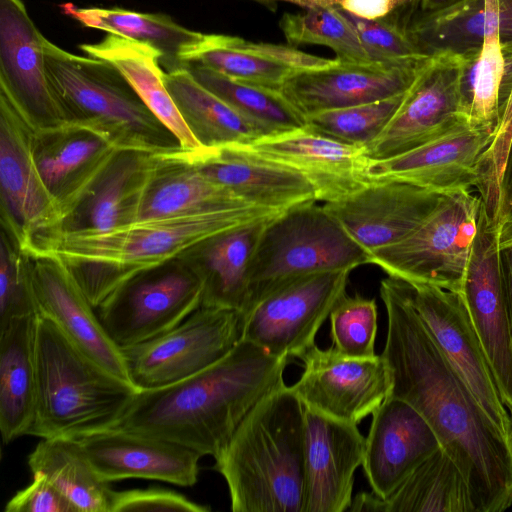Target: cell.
Listing matches in <instances>:
<instances>
[{
	"mask_svg": "<svg viewBox=\"0 0 512 512\" xmlns=\"http://www.w3.org/2000/svg\"><path fill=\"white\" fill-rule=\"evenodd\" d=\"M350 270L296 279L243 314L241 339L279 358H300L315 345L318 330L346 294Z\"/></svg>",
	"mask_w": 512,
	"mask_h": 512,
	"instance_id": "obj_11",
	"label": "cell"
},
{
	"mask_svg": "<svg viewBox=\"0 0 512 512\" xmlns=\"http://www.w3.org/2000/svg\"><path fill=\"white\" fill-rule=\"evenodd\" d=\"M428 59L385 63L335 58L325 66L295 72L281 91L308 117L403 94Z\"/></svg>",
	"mask_w": 512,
	"mask_h": 512,
	"instance_id": "obj_17",
	"label": "cell"
},
{
	"mask_svg": "<svg viewBox=\"0 0 512 512\" xmlns=\"http://www.w3.org/2000/svg\"><path fill=\"white\" fill-rule=\"evenodd\" d=\"M202 298V280L179 257L131 278L96 310L110 338L123 348L173 329L202 305Z\"/></svg>",
	"mask_w": 512,
	"mask_h": 512,
	"instance_id": "obj_9",
	"label": "cell"
},
{
	"mask_svg": "<svg viewBox=\"0 0 512 512\" xmlns=\"http://www.w3.org/2000/svg\"><path fill=\"white\" fill-rule=\"evenodd\" d=\"M365 444L357 424L304 407L305 512L349 509Z\"/></svg>",
	"mask_w": 512,
	"mask_h": 512,
	"instance_id": "obj_22",
	"label": "cell"
},
{
	"mask_svg": "<svg viewBox=\"0 0 512 512\" xmlns=\"http://www.w3.org/2000/svg\"><path fill=\"white\" fill-rule=\"evenodd\" d=\"M181 61L185 68L188 63H196L238 81L281 90L295 72L325 66L332 59L310 55L290 45L203 34L181 53Z\"/></svg>",
	"mask_w": 512,
	"mask_h": 512,
	"instance_id": "obj_28",
	"label": "cell"
},
{
	"mask_svg": "<svg viewBox=\"0 0 512 512\" xmlns=\"http://www.w3.org/2000/svg\"><path fill=\"white\" fill-rule=\"evenodd\" d=\"M182 152L201 174L248 205L284 211L317 201L314 187L301 173L256 155L243 145Z\"/></svg>",
	"mask_w": 512,
	"mask_h": 512,
	"instance_id": "obj_25",
	"label": "cell"
},
{
	"mask_svg": "<svg viewBox=\"0 0 512 512\" xmlns=\"http://www.w3.org/2000/svg\"><path fill=\"white\" fill-rule=\"evenodd\" d=\"M481 206V197L471 191L444 195L416 230L372 253L370 264L408 283L460 293Z\"/></svg>",
	"mask_w": 512,
	"mask_h": 512,
	"instance_id": "obj_8",
	"label": "cell"
},
{
	"mask_svg": "<svg viewBox=\"0 0 512 512\" xmlns=\"http://www.w3.org/2000/svg\"><path fill=\"white\" fill-rule=\"evenodd\" d=\"M242 324L240 311L200 306L162 335L121 348L132 384L161 388L206 369L240 341Z\"/></svg>",
	"mask_w": 512,
	"mask_h": 512,
	"instance_id": "obj_10",
	"label": "cell"
},
{
	"mask_svg": "<svg viewBox=\"0 0 512 512\" xmlns=\"http://www.w3.org/2000/svg\"><path fill=\"white\" fill-rule=\"evenodd\" d=\"M177 511L207 512L210 508L184 495L162 488L115 491L112 512Z\"/></svg>",
	"mask_w": 512,
	"mask_h": 512,
	"instance_id": "obj_48",
	"label": "cell"
},
{
	"mask_svg": "<svg viewBox=\"0 0 512 512\" xmlns=\"http://www.w3.org/2000/svg\"><path fill=\"white\" fill-rule=\"evenodd\" d=\"M5 505V512H76L69 500L41 473Z\"/></svg>",
	"mask_w": 512,
	"mask_h": 512,
	"instance_id": "obj_49",
	"label": "cell"
},
{
	"mask_svg": "<svg viewBox=\"0 0 512 512\" xmlns=\"http://www.w3.org/2000/svg\"><path fill=\"white\" fill-rule=\"evenodd\" d=\"M30 255V254H29ZM32 281L39 315L103 368L130 383L121 348L110 338L96 309L68 267L50 256H32Z\"/></svg>",
	"mask_w": 512,
	"mask_h": 512,
	"instance_id": "obj_24",
	"label": "cell"
},
{
	"mask_svg": "<svg viewBox=\"0 0 512 512\" xmlns=\"http://www.w3.org/2000/svg\"><path fill=\"white\" fill-rule=\"evenodd\" d=\"M317 201L271 218L248 269L249 306L301 277L370 264V255ZM244 313V314H245Z\"/></svg>",
	"mask_w": 512,
	"mask_h": 512,
	"instance_id": "obj_7",
	"label": "cell"
},
{
	"mask_svg": "<svg viewBox=\"0 0 512 512\" xmlns=\"http://www.w3.org/2000/svg\"><path fill=\"white\" fill-rule=\"evenodd\" d=\"M43 51L66 122L99 132L119 150L160 153L181 148L114 65L72 54L45 37Z\"/></svg>",
	"mask_w": 512,
	"mask_h": 512,
	"instance_id": "obj_6",
	"label": "cell"
},
{
	"mask_svg": "<svg viewBox=\"0 0 512 512\" xmlns=\"http://www.w3.org/2000/svg\"><path fill=\"white\" fill-rule=\"evenodd\" d=\"M243 146L301 173L314 187L317 201L324 203L345 198L374 181L364 146L339 142L307 128Z\"/></svg>",
	"mask_w": 512,
	"mask_h": 512,
	"instance_id": "obj_21",
	"label": "cell"
},
{
	"mask_svg": "<svg viewBox=\"0 0 512 512\" xmlns=\"http://www.w3.org/2000/svg\"><path fill=\"white\" fill-rule=\"evenodd\" d=\"M443 196L410 183L378 179L323 206L371 256L416 230Z\"/></svg>",
	"mask_w": 512,
	"mask_h": 512,
	"instance_id": "obj_19",
	"label": "cell"
},
{
	"mask_svg": "<svg viewBox=\"0 0 512 512\" xmlns=\"http://www.w3.org/2000/svg\"><path fill=\"white\" fill-rule=\"evenodd\" d=\"M289 362L240 339L222 359L171 385L138 391L112 428L162 438L216 457Z\"/></svg>",
	"mask_w": 512,
	"mask_h": 512,
	"instance_id": "obj_2",
	"label": "cell"
},
{
	"mask_svg": "<svg viewBox=\"0 0 512 512\" xmlns=\"http://www.w3.org/2000/svg\"><path fill=\"white\" fill-rule=\"evenodd\" d=\"M502 285L512 327V246L499 251Z\"/></svg>",
	"mask_w": 512,
	"mask_h": 512,
	"instance_id": "obj_51",
	"label": "cell"
},
{
	"mask_svg": "<svg viewBox=\"0 0 512 512\" xmlns=\"http://www.w3.org/2000/svg\"><path fill=\"white\" fill-rule=\"evenodd\" d=\"M261 3L284 2L303 9L329 8L357 18L378 20L397 16L410 21L421 0H254Z\"/></svg>",
	"mask_w": 512,
	"mask_h": 512,
	"instance_id": "obj_47",
	"label": "cell"
},
{
	"mask_svg": "<svg viewBox=\"0 0 512 512\" xmlns=\"http://www.w3.org/2000/svg\"><path fill=\"white\" fill-rule=\"evenodd\" d=\"M206 89L256 125L263 138L306 127V117L281 90L229 78L196 63L186 68Z\"/></svg>",
	"mask_w": 512,
	"mask_h": 512,
	"instance_id": "obj_39",
	"label": "cell"
},
{
	"mask_svg": "<svg viewBox=\"0 0 512 512\" xmlns=\"http://www.w3.org/2000/svg\"><path fill=\"white\" fill-rule=\"evenodd\" d=\"M462 0H421L422 12H433L454 5Z\"/></svg>",
	"mask_w": 512,
	"mask_h": 512,
	"instance_id": "obj_53",
	"label": "cell"
},
{
	"mask_svg": "<svg viewBox=\"0 0 512 512\" xmlns=\"http://www.w3.org/2000/svg\"><path fill=\"white\" fill-rule=\"evenodd\" d=\"M461 64L458 54L429 57L390 122L365 147L370 160L401 155L467 123L460 105Z\"/></svg>",
	"mask_w": 512,
	"mask_h": 512,
	"instance_id": "obj_15",
	"label": "cell"
},
{
	"mask_svg": "<svg viewBox=\"0 0 512 512\" xmlns=\"http://www.w3.org/2000/svg\"><path fill=\"white\" fill-rule=\"evenodd\" d=\"M353 512H475L466 478L440 447L422 461L387 497L361 492Z\"/></svg>",
	"mask_w": 512,
	"mask_h": 512,
	"instance_id": "obj_32",
	"label": "cell"
},
{
	"mask_svg": "<svg viewBox=\"0 0 512 512\" xmlns=\"http://www.w3.org/2000/svg\"><path fill=\"white\" fill-rule=\"evenodd\" d=\"M332 347L342 356H375L377 305L375 299L360 294H344L330 315Z\"/></svg>",
	"mask_w": 512,
	"mask_h": 512,
	"instance_id": "obj_44",
	"label": "cell"
},
{
	"mask_svg": "<svg viewBox=\"0 0 512 512\" xmlns=\"http://www.w3.org/2000/svg\"><path fill=\"white\" fill-rule=\"evenodd\" d=\"M38 314L0 329V432L4 444L28 435L36 401Z\"/></svg>",
	"mask_w": 512,
	"mask_h": 512,
	"instance_id": "obj_34",
	"label": "cell"
},
{
	"mask_svg": "<svg viewBox=\"0 0 512 512\" xmlns=\"http://www.w3.org/2000/svg\"><path fill=\"white\" fill-rule=\"evenodd\" d=\"M499 249L512 246V216L505 219L498 231Z\"/></svg>",
	"mask_w": 512,
	"mask_h": 512,
	"instance_id": "obj_52",
	"label": "cell"
},
{
	"mask_svg": "<svg viewBox=\"0 0 512 512\" xmlns=\"http://www.w3.org/2000/svg\"><path fill=\"white\" fill-rule=\"evenodd\" d=\"M299 359L303 373L290 388L304 407L326 416L358 425L390 395L391 376L382 354L350 358L315 344Z\"/></svg>",
	"mask_w": 512,
	"mask_h": 512,
	"instance_id": "obj_16",
	"label": "cell"
},
{
	"mask_svg": "<svg viewBox=\"0 0 512 512\" xmlns=\"http://www.w3.org/2000/svg\"><path fill=\"white\" fill-rule=\"evenodd\" d=\"M0 329L11 321L38 314L30 255L1 229L0 236Z\"/></svg>",
	"mask_w": 512,
	"mask_h": 512,
	"instance_id": "obj_43",
	"label": "cell"
},
{
	"mask_svg": "<svg viewBox=\"0 0 512 512\" xmlns=\"http://www.w3.org/2000/svg\"><path fill=\"white\" fill-rule=\"evenodd\" d=\"M512 216V142L508 152L505 171L501 184V207L499 222L500 224Z\"/></svg>",
	"mask_w": 512,
	"mask_h": 512,
	"instance_id": "obj_50",
	"label": "cell"
},
{
	"mask_svg": "<svg viewBox=\"0 0 512 512\" xmlns=\"http://www.w3.org/2000/svg\"><path fill=\"white\" fill-rule=\"evenodd\" d=\"M215 459L234 512H305L304 406L283 383L245 416Z\"/></svg>",
	"mask_w": 512,
	"mask_h": 512,
	"instance_id": "obj_4",
	"label": "cell"
},
{
	"mask_svg": "<svg viewBox=\"0 0 512 512\" xmlns=\"http://www.w3.org/2000/svg\"><path fill=\"white\" fill-rule=\"evenodd\" d=\"M511 421H512V416H511ZM508 445H509V448H510V451L512 454V424H511V429H510V432L508 435Z\"/></svg>",
	"mask_w": 512,
	"mask_h": 512,
	"instance_id": "obj_54",
	"label": "cell"
},
{
	"mask_svg": "<svg viewBox=\"0 0 512 512\" xmlns=\"http://www.w3.org/2000/svg\"><path fill=\"white\" fill-rule=\"evenodd\" d=\"M273 217L219 232L181 256L202 280L201 306L233 309L242 314L247 311L249 265L263 230Z\"/></svg>",
	"mask_w": 512,
	"mask_h": 512,
	"instance_id": "obj_30",
	"label": "cell"
},
{
	"mask_svg": "<svg viewBox=\"0 0 512 512\" xmlns=\"http://www.w3.org/2000/svg\"><path fill=\"white\" fill-rule=\"evenodd\" d=\"M512 90V42L487 34L481 49L462 54L460 105L466 122L495 135Z\"/></svg>",
	"mask_w": 512,
	"mask_h": 512,
	"instance_id": "obj_35",
	"label": "cell"
},
{
	"mask_svg": "<svg viewBox=\"0 0 512 512\" xmlns=\"http://www.w3.org/2000/svg\"><path fill=\"white\" fill-rule=\"evenodd\" d=\"M154 154L118 150L64 213L57 229L108 230L135 221Z\"/></svg>",
	"mask_w": 512,
	"mask_h": 512,
	"instance_id": "obj_29",
	"label": "cell"
},
{
	"mask_svg": "<svg viewBox=\"0 0 512 512\" xmlns=\"http://www.w3.org/2000/svg\"><path fill=\"white\" fill-rule=\"evenodd\" d=\"M512 142V90L501 113L492 143L485 152L479 195L489 209L501 206V184Z\"/></svg>",
	"mask_w": 512,
	"mask_h": 512,
	"instance_id": "obj_46",
	"label": "cell"
},
{
	"mask_svg": "<svg viewBox=\"0 0 512 512\" xmlns=\"http://www.w3.org/2000/svg\"><path fill=\"white\" fill-rule=\"evenodd\" d=\"M32 150L40 176L63 217L119 149L99 132L66 122L34 130Z\"/></svg>",
	"mask_w": 512,
	"mask_h": 512,
	"instance_id": "obj_27",
	"label": "cell"
},
{
	"mask_svg": "<svg viewBox=\"0 0 512 512\" xmlns=\"http://www.w3.org/2000/svg\"><path fill=\"white\" fill-rule=\"evenodd\" d=\"M404 94L310 115L305 128L339 142L367 147L390 122Z\"/></svg>",
	"mask_w": 512,
	"mask_h": 512,
	"instance_id": "obj_42",
	"label": "cell"
},
{
	"mask_svg": "<svg viewBox=\"0 0 512 512\" xmlns=\"http://www.w3.org/2000/svg\"><path fill=\"white\" fill-rule=\"evenodd\" d=\"M247 206L252 205L242 202L227 188L201 174L180 148L154 154L137 206L136 220Z\"/></svg>",
	"mask_w": 512,
	"mask_h": 512,
	"instance_id": "obj_31",
	"label": "cell"
},
{
	"mask_svg": "<svg viewBox=\"0 0 512 512\" xmlns=\"http://www.w3.org/2000/svg\"><path fill=\"white\" fill-rule=\"evenodd\" d=\"M27 463L31 473L45 475L76 512H112L115 491L98 476L76 439H41Z\"/></svg>",
	"mask_w": 512,
	"mask_h": 512,
	"instance_id": "obj_37",
	"label": "cell"
},
{
	"mask_svg": "<svg viewBox=\"0 0 512 512\" xmlns=\"http://www.w3.org/2000/svg\"><path fill=\"white\" fill-rule=\"evenodd\" d=\"M34 128L0 92L1 227L24 249L37 234L57 229L62 213L46 188L32 150Z\"/></svg>",
	"mask_w": 512,
	"mask_h": 512,
	"instance_id": "obj_13",
	"label": "cell"
},
{
	"mask_svg": "<svg viewBox=\"0 0 512 512\" xmlns=\"http://www.w3.org/2000/svg\"><path fill=\"white\" fill-rule=\"evenodd\" d=\"M80 49L87 56L114 65L148 109L174 134L182 150L192 153L204 149L187 127L165 86L161 55L155 48L147 43L107 34L97 43L80 45Z\"/></svg>",
	"mask_w": 512,
	"mask_h": 512,
	"instance_id": "obj_33",
	"label": "cell"
},
{
	"mask_svg": "<svg viewBox=\"0 0 512 512\" xmlns=\"http://www.w3.org/2000/svg\"><path fill=\"white\" fill-rule=\"evenodd\" d=\"M343 13L371 61L392 63L429 57L420 54L410 39L407 32L410 21L397 16L366 20Z\"/></svg>",
	"mask_w": 512,
	"mask_h": 512,
	"instance_id": "obj_45",
	"label": "cell"
},
{
	"mask_svg": "<svg viewBox=\"0 0 512 512\" xmlns=\"http://www.w3.org/2000/svg\"><path fill=\"white\" fill-rule=\"evenodd\" d=\"M441 447L426 419L408 403L388 396L372 413L363 468L372 492L387 497Z\"/></svg>",
	"mask_w": 512,
	"mask_h": 512,
	"instance_id": "obj_26",
	"label": "cell"
},
{
	"mask_svg": "<svg viewBox=\"0 0 512 512\" xmlns=\"http://www.w3.org/2000/svg\"><path fill=\"white\" fill-rule=\"evenodd\" d=\"M43 39L21 0H0V92L34 130L66 123L47 75Z\"/></svg>",
	"mask_w": 512,
	"mask_h": 512,
	"instance_id": "obj_18",
	"label": "cell"
},
{
	"mask_svg": "<svg viewBox=\"0 0 512 512\" xmlns=\"http://www.w3.org/2000/svg\"><path fill=\"white\" fill-rule=\"evenodd\" d=\"M387 313L382 356L392 397L416 409L460 468L475 512L512 506V454L506 438L436 346L410 303L401 279L380 283Z\"/></svg>",
	"mask_w": 512,
	"mask_h": 512,
	"instance_id": "obj_1",
	"label": "cell"
},
{
	"mask_svg": "<svg viewBox=\"0 0 512 512\" xmlns=\"http://www.w3.org/2000/svg\"><path fill=\"white\" fill-rule=\"evenodd\" d=\"M139 391L74 345L38 315L36 401L28 435L78 438L112 428Z\"/></svg>",
	"mask_w": 512,
	"mask_h": 512,
	"instance_id": "obj_5",
	"label": "cell"
},
{
	"mask_svg": "<svg viewBox=\"0 0 512 512\" xmlns=\"http://www.w3.org/2000/svg\"><path fill=\"white\" fill-rule=\"evenodd\" d=\"M279 27L292 47L322 45L332 49L336 58L371 61L353 26L341 11L308 8L299 13H285Z\"/></svg>",
	"mask_w": 512,
	"mask_h": 512,
	"instance_id": "obj_41",
	"label": "cell"
},
{
	"mask_svg": "<svg viewBox=\"0 0 512 512\" xmlns=\"http://www.w3.org/2000/svg\"><path fill=\"white\" fill-rule=\"evenodd\" d=\"M499 226L482 201L460 294L500 397L512 416V327L500 271Z\"/></svg>",
	"mask_w": 512,
	"mask_h": 512,
	"instance_id": "obj_14",
	"label": "cell"
},
{
	"mask_svg": "<svg viewBox=\"0 0 512 512\" xmlns=\"http://www.w3.org/2000/svg\"><path fill=\"white\" fill-rule=\"evenodd\" d=\"M402 282L436 346L508 442L511 416L500 397L461 294L430 284Z\"/></svg>",
	"mask_w": 512,
	"mask_h": 512,
	"instance_id": "obj_12",
	"label": "cell"
},
{
	"mask_svg": "<svg viewBox=\"0 0 512 512\" xmlns=\"http://www.w3.org/2000/svg\"><path fill=\"white\" fill-rule=\"evenodd\" d=\"M494 133L461 123L401 155L370 162L372 180L392 179L447 195L471 191L481 182L484 155Z\"/></svg>",
	"mask_w": 512,
	"mask_h": 512,
	"instance_id": "obj_20",
	"label": "cell"
},
{
	"mask_svg": "<svg viewBox=\"0 0 512 512\" xmlns=\"http://www.w3.org/2000/svg\"><path fill=\"white\" fill-rule=\"evenodd\" d=\"M164 83L203 148L250 145L264 137L256 125L201 85L187 69L165 72Z\"/></svg>",
	"mask_w": 512,
	"mask_h": 512,
	"instance_id": "obj_36",
	"label": "cell"
},
{
	"mask_svg": "<svg viewBox=\"0 0 512 512\" xmlns=\"http://www.w3.org/2000/svg\"><path fill=\"white\" fill-rule=\"evenodd\" d=\"M486 30L485 0H462L412 20L407 32L420 54L462 55L479 50Z\"/></svg>",
	"mask_w": 512,
	"mask_h": 512,
	"instance_id": "obj_40",
	"label": "cell"
},
{
	"mask_svg": "<svg viewBox=\"0 0 512 512\" xmlns=\"http://www.w3.org/2000/svg\"><path fill=\"white\" fill-rule=\"evenodd\" d=\"M281 212L247 206L136 220L108 230L55 229L35 235L24 250L63 262L97 309L136 275L181 257L219 232Z\"/></svg>",
	"mask_w": 512,
	"mask_h": 512,
	"instance_id": "obj_3",
	"label": "cell"
},
{
	"mask_svg": "<svg viewBox=\"0 0 512 512\" xmlns=\"http://www.w3.org/2000/svg\"><path fill=\"white\" fill-rule=\"evenodd\" d=\"M62 8L65 14L85 27L149 44L160 53V64L166 73L185 69L181 53L203 36L164 14L123 8H78L71 3L64 4Z\"/></svg>",
	"mask_w": 512,
	"mask_h": 512,
	"instance_id": "obj_38",
	"label": "cell"
},
{
	"mask_svg": "<svg viewBox=\"0 0 512 512\" xmlns=\"http://www.w3.org/2000/svg\"><path fill=\"white\" fill-rule=\"evenodd\" d=\"M73 439L107 483L141 478L189 487L198 480L202 455L176 442L117 428Z\"/></svg>",
	"mask_w": 512,
	"mask_h": 512,
	"instance_id": "obj_23",
	"label": "cell"
}]
</instances>
